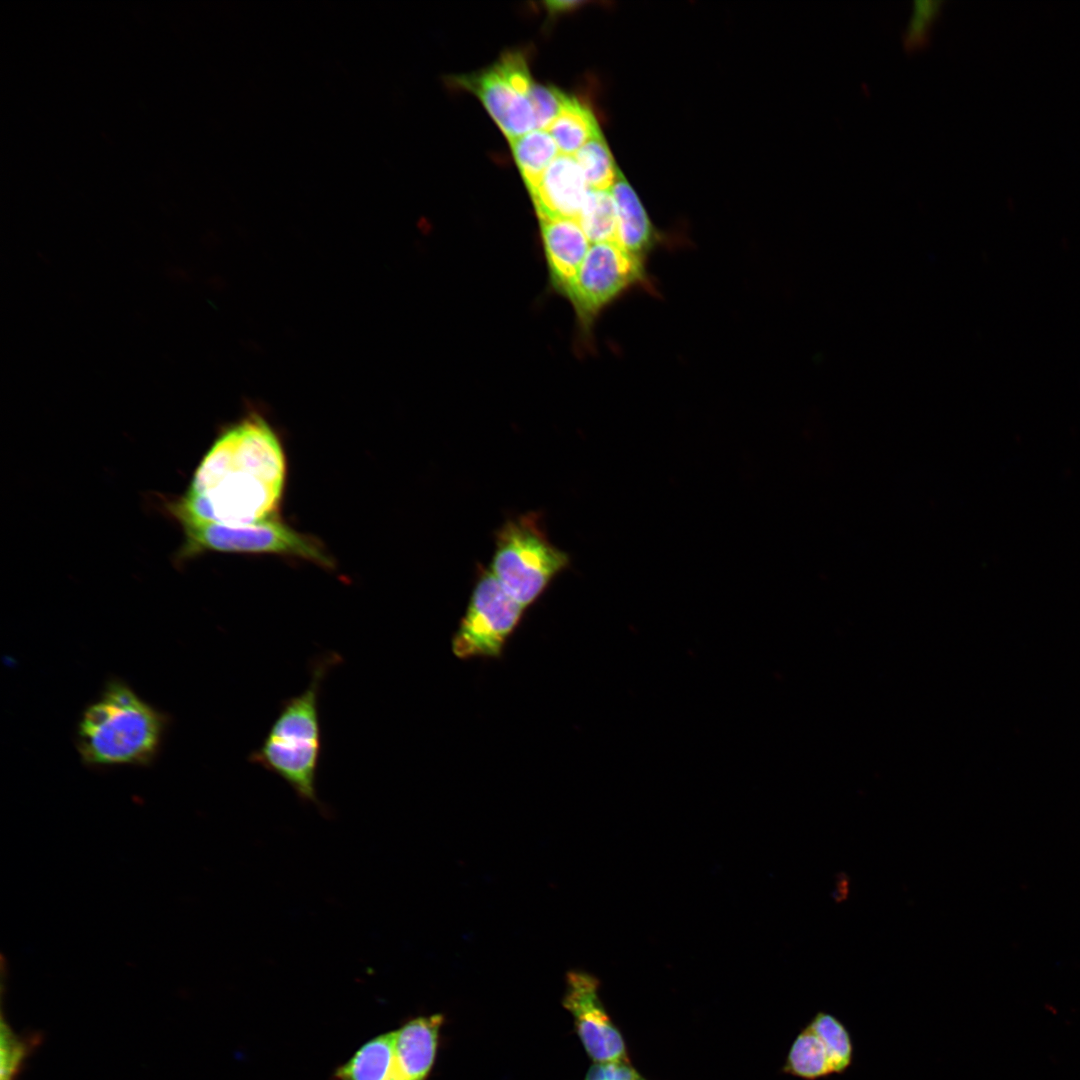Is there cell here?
I'll return each instance as SVG.
<instances>
[{"label":"cell","mask_w":1080,"mask_h":1080,"mask_svg":"<svg viewBox=\"0 0 1080 1080\" xmlns=\"http://www.w3.org/2000/svg\"><path fill=\"white\" fill-rule=\"evenodd\" d=\"M285 478L279 437L262 416L252 413L217 438L174 512L184 529L275 519Z\"/></svg>","instance_id":"6da1fadb"},{"label":"cell","mask_w":1080,"mask_h":1080,"mask_svg":"<svg viewBox=\"0 0 1080 1080\" xmlns=\"http://www.w3.org/2000/svg\"><path fill=\"white\" fill-rule=\"evenodd\" d=\"M338 661L332 653L313 663L307 688L282 702L262 743L249 756L250 762L282 778L302 802L322 812L326 808L316 790L322 752L319 695L327 672Z\"/></svg>","instance_id":"7a4b0ae2"},{"label":"cell","mask_w":1080,"mask_h":1080,"mask_svg":"<svg viewBox=\"0 0 1080 1080\" xmlns=\"http://www.w3.org/2000/svg\"><path fill=\"white\" fill-rule=\"evenodd\" d=\"M163 715L121 681L107 684L83 712L77 747L88 765H145L158 752Z\"/></svg>","instance_id":"3957f363"},{"label":"cell","mask_w":1080,"mask_h":1080,"mask_svg":"<svg viewBox=\"0 0 1080 1080\" xmlns=\"http://www.w3.org/2000/svg\"><path fill=\"white\" fill-rule=\"evenodd\" d=\"M569 563V555L552 544L535 512L511 518L496 531L490 570L524 608L535 602Z\"/></svg>","instance_id":"277c9868"},{"label":"cell","mask_w":1080,"mask_h":1080,"mask_svg":"<svg viewBox=\"0 0 1080 1080\" xmlns=\"http://www.w3.org/2000/svg\"><path fill=\"white\" fill-rule=\"evenodd\" d=\"M524 609L490 569L480 566L467 609L451 641L453 654L460 659L500 656Z\"/></svg>","instance_id":"5b68a950"},{"label":"cell","mask_w":1080,"mask_h":1080,"mask_svg":"<svg viewBox=\"0 0 1080 1080\" xmlns=\"http://www.w3.org/2000/svg\"><path fill=\"white\" fill-rule=\"evenodd\" d=\"M185 552L219 551L298 557L325 568L333 560L320 542L277 518L243 526L198 525L184 529Z\"/></svg>","instance_id":"8992f818"},{"label":"cell","mask_w":1080,"mask_h":1080,"mask_svg":"<svg viewBox=\"0 0 1080 1080\" xmlns=\"http://www.w3.org/2000/svg\"><path fill=\"white\" fill-rule=\"evenodd\" d=\"M643 280V259L615 241L593 243L565 294L583 325L590 326L605 306Z\"/></svg>","instance_id":"52a82bcc"},{"label":"cell","mask_w":1080,"mask_h":1080,"mask_svg":"<svg viewBox=\"0 0 1080 1080\" xmlns=\"http://www.w3.org/2000/svg\"><path fill=\"white\" fill-rule=\"evenodd\" d=\"M564 1007L574 1019L576 1032L594 1062L629 1060L625 1040L598 996V981L582 972H570Z\"/></svg>","instance_id":"ba28073f"},{"label":"cell","mask_w":1080,"mask_h":1080,"mask_svg":"<svg viewBox=\"0 0 1080 1080\" xmlns=\"http://www.w3.org/2000/svg\"><path fill=\"white\" fill-rule=\"evenodd\" d=\"M453 81L481 100L509 141L536 129L529 92L498 62L479 72L456 76Z\"/></svg>","instance_id":"9c48e42d"},{"label":"cell","mask_w":1080,"mask_h":1080,"mask_svg":"<svg viewBox=\"0 0 1080 1080\" xmlns=\"http://www.w3.org/2000/svg\"><path fill=\"white\" fill-rule=\"evenodd\" d=\"M589 190L574 156L560 153L529 193L540 220L578 219Z\"/></svg>","instance_id":"30bf717a"},{"label":"cell","mask_w":1080,"mask_h":1080,"mask_svg":"<svg viewBox=\"0 0 1080 1080\" xmlns=\"http://www.w3.org/2000/svg\"><path fill=\"white\" fill-rule=\"evenodd\" d=\"M440 1014L413 1019L395 1031L394 1061L390 1080H425L434 1063Z\"/></svg>","instance_id":"8fae6325"},{"label":"cell","mask_w":1080,"mask_h":1080,"mask_svg":"<svg viewBox=\"0 0 1080 1080\" xmlns=\"http://www.w3.org/2000/svg\"><path fill=\"white\" fill-rule=\"evenodd\" d=\"M541 235L552 281L566 292L575 278L590 246L578 219L540 220Z\"/></svg>","instance_id":"7c38bea8"},{"label":"cell","mask_w":1080,"mask_h":1080,"mask_svg":"<svg viewBox=\"0 0 1080 1080\" xmlns=\"http://www.w3.org/2000/svg\"><path fill=\"white\" fill-rule=\"evenodd\" d=\"M616 208V242L644 259L655 241L653 225L633 188L619 171L610 189Z\"/></svg>","instance_id":"4fadbf2b"},{"label":"cell","mask_w":1080,"mask_h":1080,"mask_svg":"<svg viewBox=\"0 0 1080 1080\" xmlns=\"http://www.w3.org/2000/svg\"><path fill=\"white\" fill-rule=\"evenodd\" d=\"M395 1031L380 1034L363 1044L335 1071L336 1080H390L394 1061Z\"/></svg>","instance_id":"5bb4252c"},{"label":"cell","mask_w":1080,"mask_h":1080,"mask_svg":"<svg viewBox=\"0 0 1080 1080\" xmlns=\"http://www.w3.org/2000/svg\"><path fill=\"white\" fill-rule=\"evenodd\" d=\"M559 152L574 155L585 143L601 134L594 113L578 98L567 97L559 115L548 127Z\"/></svg>","instance_id":"9a60e30c"},{"label":"cell","mask_w":1080,"mask_h":1080,"mask_svg":"<svg viewBox=\"0 0 1080 1080\" xmlns=\"http://www.w3.org/2000/svg\"><path fill=\"white\" fill-rule=\"evenodd\" d=\"M782 1071L802 1080H820L835 1074L826 1046L809 1023L795 1037Z\"/></svg>","instance_id":"2e32d148"},{"label":"cell","mask_w":1080,"mask_h":1080,"mask_svg":"<svg viewBox=\"0 0 1080 1080\" xmlns=\"http://www.w3.org/2000/svg\"><path fill=\"white\" fill-rule=\"evenodd\" d=\"M509 142L523 181L530 191L560 154L559 149L550 133L542 129L531 130Z\"/></svg>","instance_id":"e0dca14e"},{"label":"cell","mask_w":1080,"mask_h":1080,"mask_svg":"<svg viewBox=\"0 0 1080 1080\" xmlns=\"http://www.w3.org/2000/svg\"><path fill=\"white\" fill-rule=\"evenodd\" d=\"M578 221L591 244L616 242L617 216L611 191L590 189Z\"/></svg>","instance_id":"ac0fdd59"},{"label":"cell","mask_w":1080,"mask_h":1080,"mask_svg":"<svg viewBox=\"0 0 1080 1080\" xmlns=\"http://www.w3.org/2000/svg\"><path fill=\"white\" fill-rule=\"evenodd\" d=\"M808 1023L826 1046L835 1074L847 1072L853 1063L854 1044L846 1025L827 1011H818Z\"/></svg>","instance_id":"d6986e66"},{"label":"cell","mask_w":1080,"mask_h":1080,"mask_svg":"<svg viewBox=\"0 0 1080 1080\" xmlns=\"http://www.w3.org/2000/svg\"><path fill=\"white\" fill-rule=\"evenodd\" d=\"M593 190H610L619 170L602 134L585 143L574 155Z\"/></svg>","instance_id":"ffe728a7"},{"label":"cell","mask_w":1080,"mask_h":1080,"mask_svg":"<svg viewBox=\"0 0 1080 1080\" xmlns=\"http://www.w3.org/2000/svg\"><path fill=\"white\" fill-rule=\"evenodd\" d=\"M943 0H916L902 34L905 50L915 52L925 48L935 21L940 16Z\"/></svg>","instance_id":"44dd1931"},{"label":"cell","mask_w":1080,"mask_h":1080,"mask_svg":"<svg viewBox=\"0 0 1080 1080\" xmlns=\"http://www.w3.org/2000/svg\"><path fill=\"white\" fill-rule=\"evenodd\" d=\"M568 95L553 85L533 83L529 99L534 111L536 129L547 130L559 115Z\"/></svg>","instance_id":"7402d4cb"},{"label":"cell","mask_w":1080,"mask_h":1080,"mask_svg":"<svg viewBox=\"0 0 1080 1080\" xmlns=\"http://www.w3.org/2000/svg\"><path fill=\"white\" fill-rule=\"evenodd\" d=\"M1 1038V1080H12L16 1075L18 1066L27 1055V1050L32 1046L18 1040L5 1024H2Z\"/></svg>","instance_id":"603a6c76"},{"label":"cell","mask_w":1080,"mask_h":1080,"mask_svg":"<svg viewBox=\"0 0 1080 1080\" xmlns=\"http://www.w3.org/2000/svg\"><path fill=\"white\" fill-rule=\"evenodd\" d=\"M629 1060L594 1062L584 1080H642Z\"/></svg>","instance_id":"cb8c5ba5"},{"label":"cell","mask_w":1080,"mask_h":1080,"mask_svg":"<svg viewBox=\"0 0 1080 1080\" xmlns=\"http://www.w3.org/2000/svg\"><path fill=\"white\" fill-rule=\"evenodd\" d=\"M848 884L849 881L847 875L844 873H839L838 879L836 881V889L833 892V897L837 902H841L847 897Z\"/></svg>","instance_id":"d4e9b609"},{"label":"cell","mask_w":1080,"mask_h":1080,"mask_svg":"<svg viewBox=\"0 0 1080 1080\" xmlns=\"http://www.w3.org/2000/svg\"><path fill=\"white\" fill-rule=\"evenodd\" d=\"M579 3L580 2H573V1H553V2L550 1V2H547L546 5H547V9L550 12L559 13V12H562L564 10H568L571 7L573 8L574 6H576Z\"/></svg>","instance_id":"484cf974"},{"label":"cell","mask_w":1080,"mask_h":1080,"mask_svg":"<svg viewBox=\"0 0 1080 1080\" xmlns=\"http://www.w3.org/2000/svg\"><path fill=\"white\" fill-rule=\"evenodd\" d=\"M642 1080H646V1079L642 1078Z\"/></svg>","instance_id":"4316f807"}]
</instances>
